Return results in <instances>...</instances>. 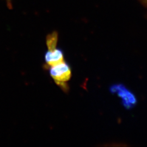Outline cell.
Instances as JSON below:
<instances>
[{
    "mask_svg": "<svg viewBox=\"0 0 147 147\" xmlns=\"http://www.w3.org/2000/svg\"><path fill=\"white\" fill-rule=\"evenodd\" d=\"M45 61L48 65L51 67L64 61V55L62 50L55 49L49 50L45 54Z\"/></svg>",
    "mask_w": 147,
    "mask_h": 147,
    "instance_id": "obj_3",
    "label": "cell"
},
{
    "mask_svg": "<svg viewBox=\"0 0 147 147\" xmlns=\"http://www.w3.org/2000/svg\"><path fill=\"white\" fill-rule=\"evenodd\" d=\"M8 1V3H9V2H10V0H7Z\"/></svg>",
    "mask_w": 147,
    "mask_h": 147,
    "instance_id": "obj_5",
    "label": "cell"
},
{
    "mask_svg": "<svg viewBox=\"0 0 147 147\" xmlns=\"http://www.w3.org/2000/svg\"><path fill=\"white\" fill-rule=\"evenodd\" d=\"M111 93L116 94L121 98L123 106L130 109L137 104L136 98L130 90L122 84H113L110 87Z\"/></svg>",
    "mask_w": 147,
    "mask_h": 147,
    "instance_id": "obj_2",
    "label": "cell"
},
{
    "mask_svg": "<svg viewBox=\"0 0 147 147\" xmlns=\"http://www.w3.org/2000/svg\"><path fill=\"white\" fill-rule=\"evenodd\" d=\"M50 74L55 82L62 88L67 89L66 82L71 76V70L70 65L64 61L56 65L50 67Z\"/></svg>",
    "mask_w": 147,
    "mask_h": 147,
    "instance_id": "obj_1",
    "label": "cell"
},
{
    "mask_svg": "<svg viewBox=\"0 0 147 147\" xmlns=\"http://www.w3.org/2000/svg\"><path fill=\"white\" fill-rule=\"evenodd\" d=\"M46 42L49 50L56 49L58 42V33L56 32H53L48 34L46 39Z\"/></svg>",
    "mask_w": 147,
    "mask_h": 147,
    "instance_id": "obj_4",
    "label": "cell"
}]
</instances>
